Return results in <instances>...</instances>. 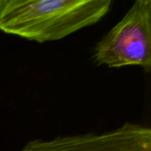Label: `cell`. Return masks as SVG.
<instances>
[{
  "mask_svg": "<svg viewBox=\"0 0 151 151\" xmlns=\"http://www.w3.org/2000/svg\"><path fill=\"white\" fill-rule=\"evenodd\" d=\"M111 0H7L0 30L38 43L62 39L100 22Z\"/></svg>",
  "mask_w": 151,
  "mask_h": 151,
  "instance_id": "cell-1",
  "label": "cell"
},
{
  "mask_svg": "<svg viewBox=\"0 0 151 151\" xmlns=\"http://www.w3.org/2000/svg\"><path fill=\"white\" fill-rule=\"evenodd\" d=\"M92 58L97 66H138L151 69V0H137L123 18L97 43Z\"/></svg>",
  "mask_w": 151,
  "mask_h": 151,
  "instance_id": "cell-2",
  "label": "cell"
},
{
  "mask_svg": "<svg viewBox=\"0 0 151 151\" xmlns=\"http://www.w3.org/2000/svg\"><path fill=\"white\" fill-rule=\"evenodd\" d=\"M19 151H151V129L125 122L103 134L91 132L32 140Z\"/></svg>",
  "mask_w": 151,
  "mask_h": 151,
  "instance_id": "cell-3",
  "label": "cell"
},
{
  "mask_svg": "<svg viewBox=\"0 0 151 151\" xmlns=\"http://www.w3.org/2000/svg\"><path fill=\"white\" fill-rule=\"evenodd\" d=\"M6 1H7V0H0V11H1L2 7H4V5L5 4Z\"/></svg>",
  "mask_w": 151,
  "mask_h": 151,
  "instance_id": "cell-4",
  "label": "cell"
}]
</instances>
